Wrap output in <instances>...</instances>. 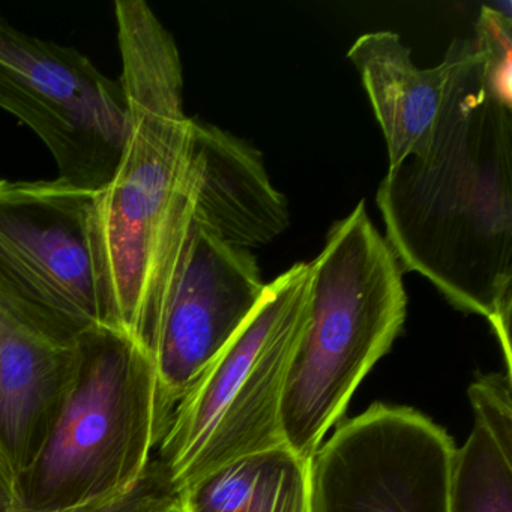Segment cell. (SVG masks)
I'll return each instance as SVG.
<instances>
[{"mask_svg": "<svg viewBox=\"0 0 512 512\" xmlns=\"http://www.w3.org/2000/svg\"><path fill=\"white\" fill-rule=\"evenodd\" d=\"M430 145L389 169L376 202L401 271L485 317L512 374V109L476 40H455Z\"/></svg>", "mask_w": 512, "mask_h": 512, "instance_id": "cell-1", "label": "cell"}, {"mask_svg": "<svg viewBox=\"0 0 512 512\" xmlns=\"http://www.w3.org/2000/svg\"><path fill=\"white\" fill-rule=\"evenodd\" d=\"M127 134L98 191L94 247L109 326L151 349L178 283L194 214V119L175 38L143 0L115 4Z\"/></svg>", "mask_w": 512, "mask_h": 512, "instance_id": "cell-2", "label": "cell"}, {"mask_svg": "<svg viewBox=\"0 0 512 512\" xmlns=\"http://www.w3.org/2000/svg\"><path fill=\"white\" fill-rule=\"evenodd\" d=\"M311 302L281 403L284 443L311 461L353 392L403 329V271L364 200L310 262Z\"/></svg>", "mask_w": 512, "mask_h": 512, "instance_id": "cell-3", "label": "cell"}, {"mask_svg": "<svg viewBox=\"0 0 512 512\" xmlns=\"http://www.w3.org/2000/svg\"><path fill=\"white\" fill-rule=\"evenodd\" d=\"M73 380L41 451L17 476V509L64 512L133 487L167 431L154 359L98 326L74 344Z\"/></svg>", "mask_w": 512, "mask_h": 512, "instance_id": "cell-4", "label": "cell"}, {"mask_svg": "<svg viewBox=\"0 0 512 512\" xmlns=\"http://www.w3.org/2000/svg\"><path fill=\"white\" fill-rule=\"evenodd\" d=\"M310 302V263H296L266 284L250 319L179 401L157 457L179 494L230 461L286 445L281 403Z\"/></svg>", "mask_w": 512, "mask_h": 512, "instance_id": "cell-5", "label": "cell"}, {"mask_svg": "<svg viewBox=\"0 0 512 512\" xmlns=\"http://www.w3.org/2000/svg\"><path fill=\"white\" fill-rule=\"evenodd\" d=\"M95 197L61 179H0V314L58 346L109 326Z\"/></svg>", "mask_w": 512, "mask_h": 512, "instance_id": "cell-6", "label": "cell"}, {"mask_svg": "<svg viewBox=\"0 0 512 512\" xmlns=\"http://www.w3.org/2000/svg\"><path fill=\"white\" fill-rule=\"evenodd\" d=\"M0 109L40 137L58 179L94 193L109 184L124 149L127 104L119 80L88 56L0 17Z\"/></svg>", "mask_w": 512, "mask_h": 512, "instance_id": "cell-7", "label": "cell"}, {"mask_svg": "<svg viewBox=\"0 0 512 512\" xmlns=\"http://www.w3.org/2000/svg\"><path fill=\"white\" fill-rule=\"evenodd\" d=\"M454 443L409 407L374 404L310 461V512H448Z\"/></svg>", "mask_w": 512, "mask_h": 512, "instance_id": "cell-8", "label": "cell"}, {"mask_svg": "<svg viewBox=\"0 0 512 512\" xmlns=\"http://www.w3.org/2000/svg\"><path fill=\"white\" fill-rule=\"evenodd\" d=\"M265 289L251 250L218 238L193 214L178 283L149 349L167 428L179 401L241 331Z\"/></svg>", "mask_w": 512, "mask_h": 512, "instance_id": "cell-9", "label": "cell"}, {"mask_svg": "<svg viewBox=\"0 0 512 512\" xmlns=\"http://www.w3.org/2000/svg\"><path fill=\"white\" fill-rule=\"evenodd\" d=\"M194 220L235 247L271 244L290 226L286 196L262 154L229 131L194 121Z\"/></svg>", "mask_w": 512, "mask_h": 512, "instance_id": "cell-10", "label": "cell"}, {"mask_svg": "<svg viewBox=\"0 0 512 512\" xmlns=\"http://www.w3.org/2000/svg\"><path fill=\"white\" fill-rule=\"evenodd\" d=\"M74 364V346L50 343L0 314V448L16 476L46 443Z\"/></svg>", "mask_w": 512, "mask_h": 512, "instance_id": "cell-11", "label": "cell"}, {"mask_svg": "<svg viewBox=\"0 0 512 512\" xmlns=\"http://www.w3.org/2000/svg\"><path fill=\"white\" fill-rule=\"evenodd\" d=\"M347 58L361 76L388 149L389 169L430 145L439 113L445 62L419 68L400 35L368 32L350 46ZM388 169V170H389Z\"/></svg>", "mask_w": 512, "mask_h": 512, "instance_id": "cell-12", "label": "cell"}, {"mask_svg": "<svg viewBox=\"0 0 512 512\" xmlns=\"http://www.w3.org/2000/svg\"><path fill=\"white\" fill-rule=\"evenodd\" d=\"M185 512H310V461L287 445L218 467L179 494Z\"/></svg>", "mask_w": 512, "mask_h": 512, "instance_id": "cell-13", "label": "cell"}, {"mask_svg": "<svg viewBox=\"0 0 512 512\" xmlns=\"http://www.w3.org/2000/svg\"><path fill=\"white\" fill-rule=\"evenodd\" d=\"M448 512H512V454L481 425L452 454Z\"/></svg>", "mask_w": 512, "mask_h": 512, "instance_id": "cell-14", "label": "cell"}, {"mask_svg": "<svg viewBox=\"0 0 512 512\" xmlns=\"http://www.w3.org/2000/svg\"><path fill=\"white\" fill-rule=\"evenodd\" d=\"M512 376L493 373L470 385L475 424L481 425L506 452L512 454Z\"/></svg>", "mask_w": 512, "mask_h": 512, "instance_id": "cell-15", "label": "cell"}, {"mask_svg": "<svg viewBox=\"0 0 512 512\" xmlns=\"http://www.w3.org/2000/svg\"><path fill=\"white\" fill-rule=\"evenodd\" d=\"M179 499L158 458H152L142 478L122 493L64 512H155ZM14 512H25L16 509Z\"/></svg>", "mask_w": 512, "mask_h": 512, "instance_id": "cell-16", "label": "cell"}, {"mask_svg": "<svg viewBox=\"0 0 512 512\" xmlns=\"http://www.w3.org/2000/svg\"><path fill=\"white\" fill-rule=\"evenodd\" d=\"M17 509V476L0 448V512Z\"/></svg>", "mask_w": 512, "mask_h": 512, "instance_id": "cell-17", "label": "cell"}, {"mask_svg": "<svg viewBox=\"0 0 512 512\" xmlns=\"http://www.w3.org/2000/svg\"><path fill=\"white\" fill-rule=\"evenodd\" d=\"M155 512H185V509L182 506L181 499H178L176 502L170 503V505L164 506V508Z\"/></svg>", "mask_w": 512, "mask_h": 512, "instance_id": "cell-18", "label": "cell"}]
</instances>
